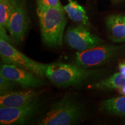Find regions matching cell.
Here are the masks:
<instances>
[{
	"instance_id": "12",
	"label": "cell",
	"mask_w": 125,
	"mask_h": 125,
	"mask_svg": "<svg viewBox=\"0 0 125 125\" xmlns=\"http://www.w3.org/2000/svg\"><path fill=\"white\" fill-rule=\"evenodd\" d=\"M68 4L63 7L68 17L74 21L82 23L84 26H89V19L83 8L76 1L68 0Z\"/></svg>"
},
{
	"instance_id": "14",
	"label": "cell",
	"mask_w": 125,
	"mask_h": 125,
	"mask_svg": "<svg viewBox=\"0 0 125 125\" xmlns=\"http://www.w3.org/2000/svg\"><path fill=\"white\" fill-rule=\"evenodd\" d=\"M101 107L108 114L125 116V95L106 100L101 103Z\"/></svg>"
},
{
	"instance_id": "3",
	"label": "cell",
	"mask_w": 125,
	"mask_h": 125,
	"mask_svg": "<svg viewBox=\"0 0 125 125\" xmlns=\"http://www.w3.org/2000/svg\"><path fill=\"white\" fill-rule=\"evenodd\" d=\"M83 113L82 106L69 97L57 101L38 122L41 125H68L76 123Z\"/></svg>"
},
{
	"instance_id": "5",
	"label": "cell",
	"mask_w": 125,
	"mask_h": 125,
	"mask_svg": "<svg viewBox=\"0 0 125 125\" xmlns=\"http://www.w3.org/2000/svg\"><path fill=\"white\" fill-rule=\"evenodd\" d=\"M124 46L110 45H100L76 53L75 62L85 68L101 65L118 56Z\"/></svg>"
},
{
	"instance_id": "18",
	"label": "cell",
	"mask_w": 125,
	"mask_h": 125,
	"mask_svg": "<svg viewBox=\"0 0 125 125\" xmlns=\"http://www.w3.org/2000/svg\"><path fill=\"white\" fill-rule=\"evenodd\" d=\"M119 70L121 73L125 75V60H123L119 64Z\"/></svg>"
},
{
	"instance_id": "10",
	"label": "cell",
	"mask_w": 125,
	"mask_h": 125,
	"mask_svg": "<svg viewBox=\"0 0 125 125\" xmlns=\"http://www.w3.org/2000/svg\"><path fill=\"white\" fill-rule=\"evenodd\" d=\"M39 93L33 90L9 92L1 95L0 108L18 107L32 103L38 98Z\"/></svg>"
},
{
	"instance_id": "11",
	"label": "cell",
	"mask_w": 125,
	"mask_h": 125,
	"mask_svg": "<svg viewBox=\"0 0 125 125\" xmlns=\"http://www.w3.org/2000/svg\"><path fill=\"white\" fill-rule=\"evenodd\" d=\"M106 25L109 38L115 43L125 42V15L114 14L108 16Z\"/></svg>"
},
{
	"instance_id": "9",
	"label": "cell",
	"mask_w": 125,
	"mask_h": 125,
	"mask_svg": "<svg viewBox=\"0 0 125 125\" xmlns=\"http://www.w3.org/2000/svg\"><path fill=\"white\" fill-rule=\"evenodd\" d=\"M29 26V19L22 6L19 5L13 10L9 19L7 29L13 41L16 44L22 43Z\"/></svg>"
},
{
	"instance_id": "8",
	"label": "cell",
	"mask_w": 125,
	"mask_h": 125,
	"mask_svg": "<svg viewBox=\"0 0 125 125\" xmlns=\"http://www.w3.org/2000/svg\"><path fill=\"white\" fill-rule=\"evenodd\" d=\"M0 75L16 82L24 88H32L44 85L40 77L33 73L14 65L4 64L1 65Z\"/></svg>"
},
{
	"instance_id": "6",
	"label": "cell",
	"mask_w": 125,
	"mask_h": 125,
	"mask_svg": "<svg viewBox=\"0 0 125 125\" xmlns=\"http://www.w3.org/2000/svg\"><path fill=\"white\" fill-rule=\"evenodd\" d=\"M38 98L27 105L18 107L0 108V124L1 125H21L38 111L41 105Z\"/></svg>"
},
{
	"instance_id": "1",
	"label": "cell",
	"mask_w": 125,
	"mask_h": 125,
	"mask_svg": "<svg viewBox=\"0 0 125 125\" xmlns=\"http://www.w3.org/2000/svg\"><path fill=\"white\" fill-rule=\"evenodd\" d=\"M65 10L54 7H38V14L42 38L48 46H60L67 24Z\"/></svg>"
},
{
	"instance_id": "4",
	"label": "cell",
	"mask_w": 125,
	"mask_h": 125,
	"mask_svg": "<svg viewBox=\"0 0 125 125\" xmlns=\"http://www.w3.org/2000/svg\"><path fill=\"white\" fill-rule=\"evenodd\" d=\"M0 55L4 64L23 68L40 78L45 76V64L28 57L2 37L0 38Z\"/></svg>"
},
{
	"instance_id": "20",
	"label": "cell",
	"mask_w": 125,
	"mask_h": 125,
	"mask_svg": "<svg viewBox=\"0 0 125 125\" xmlns=\"http://www.w3.org/2000/svg\"><path fill=\"white\" fill-rule=\"evenodd\" d=\"M18 1H21V0H18Z\"/></svg>"
},
{
	"instance_id": "2",
	"label": "cell",
	"mask_w": 125,
	"mask_h": 125,
	"mask_svg": "<svg viewBox=\"0 0 125 125\" xmlns=\"http://www.w3.org/2000/svg\"><path fill=\"white\" fill-rule=\"evenodd\" d=\"M97 73L78 65L62 62L45 64V75L50 81L58 87H68L86 80Z\"/></svg>"
},
{
	"instance_id": "13",
	"label": "cell",
	"mask_w": 125,
	"mask_h": 125,
	"mask_svg": "<svg viewBox=\"0 0 125 125\" xmlns=\"http://www.w3.org/2000/svg\"><path fill=\"white\" fill-rule=\"evenodd\" d=\"M125 86V75L121 72L115 73L110 77L103 79L91 85V88L102 90L118 89Z\"/></svg>"
},
{
	"instance_id": "15",
	"label": "cell",
	"mask_w": 125,
	"mask_h": 125,
	"mask_svg": "<svg viewBox=\"0 0 125 125\" xmlns=\"http://www.w3.org/2000/svg\"><path fill=\"white\" fill-rule=\"evenodd\" d=\"M21 5L18 0H0V27L7 29L10 15L18 6Z\"/></svg>"
},
{
	"instance_id": "16",
	"label": "cell",
	"mask_w": 125,
	"mask_h": 125,
	"mask_svg": "<svg viewBox=\"0 0 125 125\" xmlns=\"http://www.w3.org/2000/svg\"><path fill=\"white\" fill-rule=\"evenodd\" d=\"M16 82L10 80L8 78L4 77L2 75H0V90H1V95L5 93L11 92L10 90L13 89L15 87V84Z\"/></svg>"
},
{
	"instance_id": "19",
	"label": "cell",
	"mask_w": 125,
	"mask_h": 125,
	"mask_svg": "<svg viewBox=\"0 0 125 125\" xmlns=\"http://www.w3.org/2000/svg\"><path fill=\"white\" fill-rule=\"evenodd\" d=\"M118 89L119 92L121 94L125 95V86H123L122 87H119Z\"/></svg>"
},
{
	"instance_id": "7",
	"label": "cell",
	"mask_w": 125,
	"mask_h": 125,
	"mask_svg": "<svg viewBox=\"0 0 125 125\" xmlns=\"http://www.w3.org/2000/svg\"><path fill=\"white\" fill-rule=\"evenodd\" d=\"M65 40L71 48L78 51H85L103 43L100 38L92 34L82 26L68 28L65 34Z\"/></svg>"
},
{
	"instance_id": "17",
	"label": "cell",
	"mask_w": 125,
	"mask_h": 125,
	"mask_svg": "<svg viewBox=\"0 0 125 125\" xmlns=\"http://www.w3.org/2000/svg\"><path fill=\"white\" fill-rule=\"evenodd\" d=\"M38 7H54L64 9L59 0H37Z\"/></svg>"
}]
</instances>
